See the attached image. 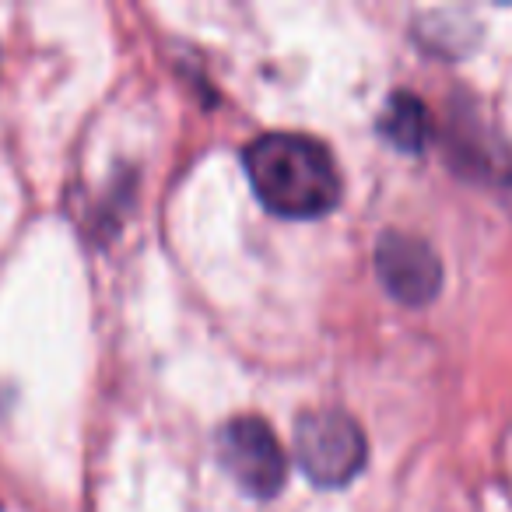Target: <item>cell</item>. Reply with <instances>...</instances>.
<instances>
[{
	"mask_svg": "<svg viewBox=\"0 0 512 512\" xmlns=\"http://www.w3.org/2000/svg\"><path fill=\"white\" fill-rule=\"evenodd\" d=\"M218 456L242 491L274 498L285 484L288 463L278 435L260 418H235L218 432Z\"/></svg>",
	"mask_w": 512,
	"mask_h": 512,
	"instance_id": "obj_3",
	"label": "cell"
},
{
	"mask_svg": "<svg viewBox=\"0 0 512 512\" xmlns=\"http://www.w3.org/2000/svg\"><path fill=\"white\" fill-rule=\"evenodd\" d=\"M295 456L302 470L320 488H341L355 481L365 467V435L348 414L341 411H313L302 414L295 425Z\"/></svg>",
	"mask_w": 512,
	"mask_h": 512,
	"instance_id": "obj_2",
	"label": "cell"
},
{
	"mask_svg": "<svg viewBox=\"0 0 512 512\" xmlns=\"http://www.w3.org/2000/svg\"><path fill=\"white\" fill-rule=\"evenodd\" d=\"M256 197L281 218H323L341 200V172L327 144L302 134H264L242 155Z\"/></svg>",
	"mask_w": 512,
	"mask_h": 512,
	"instance_id": "obj_1",
	"label": "cell"
},
{
	"mask_svg": "<svg viewBox=\"0 0 512 512\" xmlns=\"http://www.w3.org/2000/svg\"><path fill=\"white\" fill-rule=\"evenodd\" d=\"M383 137L400 151H421L428 141V109L414 95L397 92L379 116Z\"/></svg>",
	"mask_w": 512,
	"mask_h": 512,
	"instance_id": "obj_5",
	"label": "cell"
},
{
	"mask_svg": "<svg viewBox=\"0 0 512 512\" xmlns=\"http://www.w3.org/2000/svg\"><path fill=\"white\" fill-rule=\"evenodd\" d=\"M376 271L386 292L404 306H428L442 288V264L425 239L386 232L376 246Z\"/></svg>",
	"mask_w": 512,
	"mask_h": 512,
	"instance_id": "obj_4",
	"label": "cell"
}]
</instances>
